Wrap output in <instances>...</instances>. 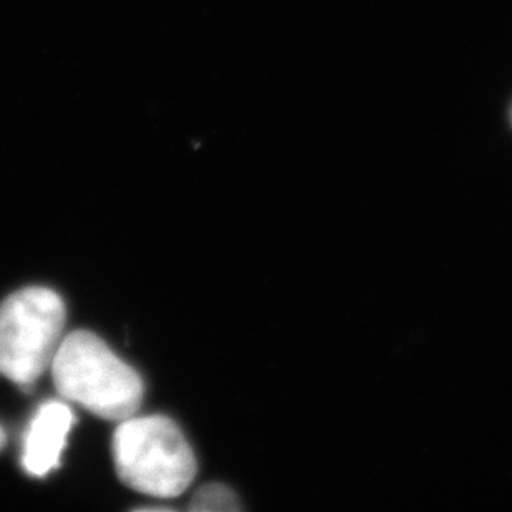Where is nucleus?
<instances>
[{"label":"nucleus","instance_id":"7ed1b4c3","mask_svg":"<svg viewBox=\"0 0 512 512\" xmlns=\"http://www.w3.org/2000/svg\"><path fill=\"white\" fill-rule=\"evenodd\" d=\"M65 304L45 287H27L0 304V372L30 387L52 367L62 343Z\"/></svg>","mask_w":512,"mask_h":512},{"label":"nucleus","instance_id":"f03ea898","mask_svg":"<svg viewBox=\"0 0 512 512\" xmlns=\"http://www.w3.org/2000/svg\"><path fill=\"white\" fill-rule=\"evenodd\" d=\"M118 478L138 493L176 498L193 483L196 459L183 431L166 416L126 418L113 435Z\"/></svg>","mask_w":512,"mask_h":512},{"label":"nucleus","instance_id":"20e7f679","mask_svg":"<svg viewBox=\"0 0 512 512\" xmlns=\"http://www.w3.org/2000/svg\"><path fill=\"white\" fill-rule=\"evenodd\" d=\"M73 423L75 415L63 401H47L40 406L24 440L22 464L27 473L42 478L57 468Z\"/></svg>","mask_w":512,"mask_h":512},{"label":"nucleus","instance_id":"39448f33","mask_svg":"<svg viewBox=\"0 0 512 512\" xmlns=\"http://www.w3.org/2000/svg\"><path fill=\"white\" fill-rule=\"evenodd\" d=\"M189 509L194 512H234L241 511V504L228 486L208 484L194 494Z\"/></svg>","mask_w":512,"mask_h":512},{"label":"nucleus","instance_id":"f257e3e1","mask_svg":"<svg viewBox=\"0 0 512 512\" xmlns=\"http://www.w3.org/2000/svg\"><path fill=\"white\" fill-rule=\"evenodd\" d=\"M52 375L63 398L92 411L103 420L123 421L140 410V375L116 357L98 335L78 330L60 343Z\"/></svg>","mask_w":512,"mask_h":512},{"label":"nucleus","instance_id":"423d86ee","mask_svg":"<svg viewBox=\"0 0 512 512\" xmlns=\"http://www.w3.org/2000/svg\"><path fill=\"white\" fill-rule=\"evenodd\" d=\"M4 445H5V433H4V430H2V428H0V450H2V448H4Z\"/></svg>","mask_w":512,"mask_h":512}]
</instances>
